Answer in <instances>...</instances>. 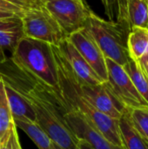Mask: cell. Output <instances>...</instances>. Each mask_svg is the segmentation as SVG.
I'll return each mask as SVG.
<instances>
[{"instance_id":"cell-1","label":"cell","mask_w":148,"mask_h":149,"mask_svg":"<svg viewBox=\"0 0 148 149\" xmlns=\"http://www.w3.org/2000/svg\"><path fill=\"white\" fill-rule=\"evenodd\" d=\"M2 79L18 93L32 107L35 123L63 149H78V139L65 120L67 106L59 89L42 84L17 68L12 62L0 71Z\"/></svg>"},{"instance_id":"cell-2","label":"cell","mask_w":148,"mask_h":149,"mask_svg":"<svg viewBox=\"0 0 148 149\" xmlns=\"http://www.w3.org/2000/svg\"><path fill=\"white\" fill-rule=\"evenodd\" d=\"M58 76V86L65 103L79 112L106 140L124 148L119 128V120L113 119L95 108L82 97L73 83L74 72L58 45H51Z\"/></svg>"},{"instance_id":"cell-3","label":"cell","mask_w":148,"mask_h":149,"mask_svg":"<svg viewBox=\"0 0 148 149\" xmlns=\"http://www.w3.org/2000/svg\"><path fill=\"white\" fill-rule=\"evenodd\" d=\"M10 61L42 84L58 89L51 45L24 36L11 52Z\"/></svg>"},{"instance_id":"cell-4","label":"cell","mask_w":148,"mask_h":149,"mask_svg":"<svg viewBox=\"0 0 148 149\" xmlns=\"http://www.w3.org/2000/svg\"><path fill=\"white\" fill-rule=\"evenodd\" d=\"M106 58L124 66L130 59L127 40L131 29L122 24L105 20L91 12L85 27Z\"/></svg>"},{"instance_id":"cell-5","label":"cell","mask_w":148,"mask_h":149,"mask_svg":"<svg viewBox=\"0 0 148 149\" xmlns=\"http://www.w3.org/2000/svg\"><path fill=\"white\" fill-rule=\"evenodd\" d=\"M20 20L24 37L53 45L67 38L44 4L23 9Z\"/></svg>"},{"instance_id":"cell-6","label":"cell","mask_w":148,"mask_h":149,"mask_svg":"<svg viewBox=\"0 0 148 149\" xmlns=\"http://www.w3.org/2000/svg\"><path fill=\"white\" fill-rule=\"evenodd\" d=\"M108 80L105 83L109 93L126 109L147 107L148 103L139 93L124 67L106 58Z\"/></svg>"},{"instance_id":"cell-7","label":"cell","mask_w":148,"mask_h":149,"mask_svg":"<svg viewBox=\"0 0 148 149\" xmlns=\"http://www.w3.org/2000/svg\"><path fill=\"white\" fill-rule=\"evenodd\" d=\"M44 6L67 37L85 28L92 12L82 0H58L47 2Z\"/></svg>"},{"instance_id":"cell-8","label":"cell","mask_w":148,"mask_h":149,"mask_svg":"<svg viewBox=\"0 0 148 149\" xmlns=\"http://www.w3.org/2000/svg\"><path fill=\"white\" fill-rule=\"evenodd\" d=\"M73 83L79 94L105 114L120 120L122 113L127 110L109 93L105 83L100 85L82 83L76 77L75 73L73 75Z\"/></svg>"},{"instance_id":"cell-9","label":"cell","mask_w":148,"mask_h":149,"mask_svg":"<svg viewBox=\"0 0 148 149\" xmlns=\"http://www.w3.org/2000/svg\"><path fill=\"white\" fill-rule=\"evenodd\" d=\"M67 38L101 81L103 83L106 82L108 80V73L106 57L89 31L86 28H83L70 34Z\"/></svg>"},{"instance_id":"cell-10","label":"cell","mask_w":148,"mask_h":149,"mask_svg":"<svg viewBox=\"0 0 148 149\" xmlns=\"http://www.w3.org/2000/svg\"><path fill=\"white\" fill-rule=\"evenodd\" d=\"M66 106L67 111L65 120L78 140L86 141L94 149H125L106 140L79 112L70 107L67 104Z\"/></svg>"},{"instance_id":"cell-11","label":"cell","mask_w":148,"mask_h":149,"mask_svg":"<svg viewBox=\"0 0 148 149\" xmlns=\"http://www.w3.org/2000/svg\"><path fill=\"white\" fill-rule=\"evenodd\" d=\"M58 46L80 82L89 85H100L103 83L68 38H65Z\"/></svg>"},{"instance_id":"cell-12","label":"cell","mask_w":148,"mask_h":149,"mask_svg":"<svg viewBox=\"0 0 148 149\" xmlns=\"http://www.w3.org/2000/svg\"><path fill=\"white\" fill-rule=\"evenodd\" d=\"M3 84L13 120L35 123L36 115L30 104L9 84L4 81Z\"/></svg>"},{"instance_id":"cell-13","label":"cell","mask_w":148,"mask_h":149,"mask_svg":"<svg viewBox=\"0 0 148 149\" xmlns=\"http://www.w3.org/2000/svg\"><path fill=\"white\" fill-rule=\"evenodd\" d=\"M119 128L125 149H148V142L133 127L126 110L119 120Z\"/></svg>"},{"instance_id":"cell-14","label":"cell","mask_w":148,"mask_h":149,"mask_svg":"<svg viewBox=\"0 0 148 149\" xmlns=\"http://www.w3.org/2000/svg\"><path fill=\"white\" fill-rule=\"evenodd\" d=\"M16 127L6 97L4 84L0 76V148L10 141Z\"/></svg>"},{"instance_id":"cell-15","label":"cell","mask_w":148,"mask_h":149,"mask_svg":"<svg viewBox=\"0 0 148 149\" xmlns=\"http://www.w3.org/2000/svg\"><path fill=\"white\" fill-rule=\"evenodd\" d=\"M130 58L134 61L140 58L148 48V30L144 27H132L127 40Z\"/></svg>"},{"instance_id":"cell-16","label":"cell","mask_w":148,"mask_h":149,"mask_svg":"<svg viewBox=\"0 0 148 149\" xmlns=\"http://www.w3.org/2000/svg\"><path fill=\"white\" fill-rule=\"evenodd\" d=\"M101 2L109 21L122 24L131 29L127 12V0H101Z\"/></svg>"},{"instance_id":"cell-17","label":"cell","mask_w":148,"mask_h":149,"mask_svg":"<svg viewBox=\"0 0 148 149\" xmlns=\"http://www.w3.org/2000/svg\"><path fill=\"white\" fill-rule=\"evenodd\" d=\"M14 122L17 127L22 129L31 138L38 149H52L53 141L36 123L19 120H14Z\"/></svg>"},{"instance_id":"cell-18","label":"cell","mask_w":148,"mask_h":149,"mask_svg":"<svg viewBox=\"0 0 148 149\" xmlns=\"http://www.w3.org/2000/svg\"><path fill=\"white\" fill-rule=\"evenodd\" d=\"M128 18L132 27L147 28L148 24V3L145 0H127Z\"/></svg>"},{"instance_id":"cell-19","label":"cell","mask_w":148,"mask_h":149,"mask_svg":"<svg viewBox=\"0 0 148 149\" xmlns=\"http://www.w3.org/2000/svg\"><path fill=\"white\" fill-rule=\"evenodd\" d=\"M125 71L130 77L139 93L148 103V78L142 72L136 61L130 58L127 64L124 66Z\"/></svg>"},{"instance_id":"cell-20","label":"cell","mask_w":148,"mask_h":149,"mask_svg":"<svg viewBox=\"0 0 148 149\" xmlns=\"http://www.w3.org/2000/svg\"><path fill=\"white\" fill-rule=\"evenodd\" d=\"M24 36L22 23L19 25L0 29V53L5 55V50L12 52L17 42Z\"/></svg>"},{"instance_id":"cell-21","label":"cell","mask_w":148,"mask_h":149,"mask_svg":"<svg viewBox=\"0 0 148 149\" xmlns=\"http://www.w3.org/2000/svg\"><path fill=\"white\" fill-rule=\"evenodd\" d=\"M128 113L133 127L148 142V107L128 109Z\"/></svg>"},{"instance_id":"cell-22","label":"cell","mask_w":148,"mask_h":149,"mask_svg":"<svg viewBox=\"0 0 148 149\" xmlns=\"http://www.w3.org/2000/svg\"><path fill=\"white\" fill-rule=\"evenodd\" d=\"M23 8L9 2L6 0H0V11H5V12H12L18 16L20 17L22 13Z\"/></svg>"},{"instance_id":"cell-23","label":"cell","mask_w":148,"mask_h":149,"mask_svg":"<svg viewBox=\"0 0 148 149\" xmlns=\"http://www.w3.org/2000/svg\"><path fill=\"white\" fill-rule=\"evenodd\" d=\"M6 1H9L23 9L24 8H30V7H32V6H36L37 4H35L33 3L32 0H6Z\"/></svg>"},{"instance_id":"cell-24","label":"cell","mask_w":148,"mask_h":149,"mask_svg":"<svg viewBox=\"0 0 148 149\" xmlns=\"http://www.w3.org/2000/svg\"><path fill=\"white\" fill-rule=\"evenodd\" d=\"M11 148L12 149H22V147L19 142L17 132V127L14 128L12 134H11Z\"/></svg>"},{"instance_id":"cell-25","label":"cell","mask_w":148,"mask_h":149,"mask_svg":"<svg viewBox=\"0 0 148 149\" xmlns=\"http://www.w3.org/2000/svg\"><path fill=\"white\" fill-rule=\"evenodd\" d=\"M78 149H94L86 141L79 139L78 141Z\"/></svg>"},{"instance_id":"cell-26","label":"cell","mask_w":148,"mask_h":149,"mask_svg":"<svg viewBox=\"0 0 148 149\" xmlns=\"http://www.w3.org/2000/svg\"><path fill=\"white\" fill-rule=\"evenodd\" d=\"M18 16H17L16 14L12 13V12H5V11H0V18H10V17H15ZM20 18V17H19Z\"/></svg>"},{"instance_id":"cell-27","label":"cell","mask_w":148,"mask_h":149,"mask_svg":"<svg viewBox=\"0 0 148 149\" xmlns=\"http://www.w3.org/2000/svg\"><path fill=\"white\" fill-rule=\"evenodd\" d=\"M0 149H12V148H11V136H10V141L5 145H3V147H1Z\"/></svg>"},{"instance_id":"cell-28","label":"cell","mask_w":148,"mask_h":149,"mask_svg":"<svg viewBox=\"0 0 148 149\" xmlns=\"http://www.w3.org/2000/svg\"><path fill=\"white\" fill-rule=\"evenodd\" d=\"M33 3L37 5H40V4H44V0H32Z\"/></svg>"},{"instance_id":"cell-29","label":"cell","mask_w":148,"mask_h":149,"mask_svg":"<svg viewBox=\"0 0 148 149\" xmlns=\"http://www.w3.org/2000/svg\"><path fill=\"white\" fill-rule=\"evenodd\" d=\"M52 149H63V148H61L60 147H58L56 143H54L53 142V144H52Z\"/></svg>"},{"instance_id":"cell-30","label":"cell","mask_w":148,"mask_h":149,"mask_svg":"<svg viewBox=\"0 0 148 149\" xmlns=\"http://www.w3.org/2000/svg\"><path fill=\"white\" fill-rule=\"evenodd\" d=\"M53 1H58V0H44V3H47V2H53Z\"/></svg>"},{"instance_id":"cell-31","label":"cell","mask_w":148,"mask_h":149,"mask_svg":"<svg viewBox=\"0 0 148 149\" xmlns=\"http://www.w3.org/2000/svg\"><path fill=\"white\" fill-rule=\"evenodd\" d=\"M147 29L148 30V24H147Z\"/></svg>"},{"instance_id":"cell-32","label":"cell","mask_w":148,"mask_h":149,"mask_svg":"<svg viewBox=\"0 0 148 149\" xmlns=\"http://www.w3.org/2000/svg\"><path fill=\"white\" fill-rule=\"evenodd\" d=\"M145 1H147V3H148V0H145Z\"/></svg>"},{"instance_id":"cell-33","label":"cell","mask_w":148,"mask_h":149,"mask_svg":"<svg viewBox=\"0 0 148 149\" xmlns=\"http://www.w3.org/2000/svg\"><path fill=\"white\" fill-rule=\"evenodd\" d=\"M82 1H84V2H85V0H82Z\"/></svg>"}]
</instances>
